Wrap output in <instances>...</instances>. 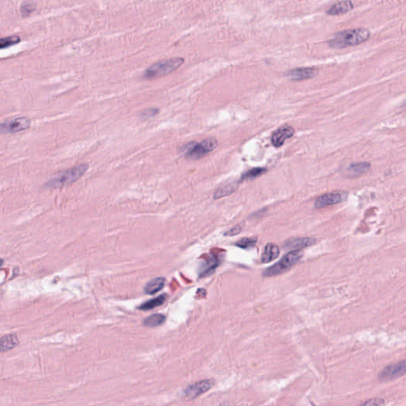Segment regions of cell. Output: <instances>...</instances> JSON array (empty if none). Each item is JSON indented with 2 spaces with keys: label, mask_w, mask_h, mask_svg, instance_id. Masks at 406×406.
Listing matches in <instances>:
<instances>
[{
  "label": "cell",
  "mask_w": 406,
  "mask_h": 406,
  "mask_svg": "<svg viewBox=\"0 0 406 406\" xmlns=\"http://www.w3.org/2000/svg\"><path fill=\"white\" fill-rule=\"evenodd\" d=\"M370 35V31L365 28L340 31L329 40L328 44L333 49H343L363 43L369 39Z\"/></svg>",
  "instance_id": "6da1fadb"
},
{
  "label": "cell",
  "mask_w": 406,
  "mask_h": 406,
  "mask_svg": "<svg viewBox=\"0 0 406 406\" xmlns=\"http://www.w3.org/2000/svg\"><path fill=\"white\" fill-rule=\"evenodd\" d=\"M218 144V140L215 138L209 137L200 142H189L181 146L180 152L189 160H199L215 150Z\"/></svg>",
  "instance_id": "7a4b0ae2"
},
{
  "label": "cell",
  "mask_w": 406,
  "mask_h": 406,
  "mask_svg": "<svg viewBox=\"0 0 406 406\" xmlns=\"http://www.w3.org/2000/svg\"><path fill=\"white\" fill-rule=\"evenodd\" d=\"M89 167V165L88 164H81L67 169L65 171L58 173L53 178L51 179L48 182L47 185L50 187H55V188L70 185L83 177V175L88 171Z\"/></svg>",
  "instance_id": "3957f363"
},
{
  "label": "cell",
  "mask_w": 406,
  "mask_h": 406,
  "mask_svg": "<svg viewBox=\"0 0 406 406\" xmlns=\"http://www.w3.org/2000/svg\"><path fill=\"white\" fill-rule=\"evenodd\" d=\"M184 59L182 57H173L170 59L163 60L157 63L153 64L144 71L143 76L146 79H154L161 77L171 73L177 70L184 64Z\"/></svg>",
  "instance_id": "277c9868"
},
{
  "label": "cell",
  "mask_w": 406,
  "mask_h": 406,
  "mask_svg": "<svg viewBox=\"0 0 406 406\" xmlns=\"http://www.w3.org/2000/svg\"><path fill=\"white\" fill-rule=\"evenodd\" d=\"M302 253L299 251H291L286 255H284L282 259L276 263L273 266L267 268L264 272V276L272 277L275 275H280L286 272L289 268L295 266L297 263L302 259Z\"/></svg>",
  "instance_id": "5b68a950"
},
{
  "label": "cell",
  "mask_w": 406,
  "mask_h": 406,
  "mask_svg": "<svg viewBox=\"0 0 406 406\" xmlns=\"http://www.w3.org/2000/svg\"><path fill=\"white\" fill-rule=\"evenodd\" d=\"M31 119L26 117H15L8 119L4 123H0V133H15L29 129L31 126Z\"/></svg>",
  "instance_id": "8992f818"
},
{
  "label": "cell",
  "mask_w": 406,
  "mask_h": 406,
  "mask_svg": "<svg viewBox=\"0 0 406 406\" xmlns=\"http://www.w3.org/2000/svg\"><path fill=\"white\" fill-rule=\"evenodd\" d=\"M347 196H349V194H347V192L342 191H336L327 193V194L320 196L316 200L314 207L317 209H322L329 207V206L340 204V203L346 201Z\"/></svg>",
  "instance_id": "52a82bcc"
},
{
  "label": "cell",
  "mask_w": 406,
  "mask_h": 406,
  "mask_svg": "<svg viewBox=\"0 0 406 406\" xmlns=\"http://www.w3.org/2000/svg\"><path fill=\"white\" fill-rule=\"evenodd\" d=\"M214 384V383L213 380H201V381L193 383V384L190 385V386L184 389V398L188 399V400H193V399L197 398L201 394L211 390Z\"/></svg>",
  "instance_id": "ba28073f"
},
{
  "label": "cell",
  "mask_w": 406,
  "mask_h": 406,
  "mask_svg": "<svg viewBox=\"0 0 406 406\" xmlns=\"http://www.w3.org/2000/svg\"><path fill=\"white\" fill-rule=\"evenodd\" d=\"M405 361L397 362L385 367L380 373L379 379L381 381H390L404 375L405 373Z\"/></svg>",
  "instance_id": "9c48e42d"
},
{
  "label": "cell",
  "mask_w": 406,
  "mask_h": 406,
  "mask_svg": "<svg viewBox=\"0 0 406 406\" xmlns=\"http://www.w3.org/2000/svg\"><path fill=\"white\" fill-rule=\"evenodd\" d=\"M295 133V129L292 126H288V125L281 126L279 129H277L272 134V144L275 148L281 147L286 140L293 137Z\"/></svg>",
  "instance_id": "30bf717a"
},
{
  "label": "cell",
  "mask_w": 406,
  "mask_h": 406,
  "mask_svg": "<svg viewBox=\"0 0 406 406\" xmlns=\"http://www.w3.org/2000/svg\"><path fill=\"white\" fill-rule=\"evenodd\" d=\"M220 265L219 258L214 254L207 255L199 267V277H207L214 273L216 268Z\"/></svg>",
  "instance_id": "8fae6325"
},
{
  "label": "cell",
  "mask_w": 406,
  "mask_h": 406,
  "mask_svg": "<svg viewBox=\"0 0 406 406\" xmlns=\"http://www.w3.org/2000/svg\"><path fill=\"white\" fill-rule=\"evenodd\" d=\"M317 73V69L314 68H299L288 71L285 76L292 80H302L314 77Z\"/></svg>",
  "instance_id": "7c38bea8"
},
{
  "label": "cell",
  "mask_w": 406,
  "mask_h": 406,
  "mask_svg": "<svg viewBox=\"0 0 406 406\" xmlns=\"http://www.w3.org/2000/svg\"><path fill=\"white\" fill-rule=\"evenodd\" d=\"M370 167V164L369 163H367V162L352 164L345 170V176L347 178H357V177H361L362 175L367 172Z\"/></svg>",
  "instance_id": "4fadbf2b"
},
{
  "label": "cell",
  "mask_w": 406,
  "mask_h": 406,
  "mask_svg": "<svg viewBox=\"0 0 406 406\" xmlns=\"http://www.w3.org/2000/svg\"><path fill=\"white\" fill-rule=\"evenodd\" d=\"M315 242H316V240L310 238H292V239L288 240L285 243L284 247L288 249L293 250V251H296V250L300 251V249H302V248H307V247L314 245Z\"/></svg>",
  "instance_id": "5bb4252c"
},
{
  "label": "cell",
  "mask_w": 406,
  "mask_h": 406,
  "mask_svg": "<svg viewBox=\"0 0 406 406\" xmlns=\"http://www.w3.org/2000/svg\"><path fill=\"white\" fill-rule=\"evenodd\" d=\"M354 8L353 3L351 1H340L332 6L327 11V15L335 16V15H343L347 14L349 11Z\"/></svg>",
  "instance_id": "9a60e30c"
},
{
  "label": "cell",
  "mask_w": 406,
  "mask_h": 406,
  "mask_svg": "<svg viewBox=\"0 0 406 406\" xmlns=\"http://www.w3.org/2000/svg\"><path fill=\"white\" fill-rule=\"evenodd\" d=\"M279 253H280V251H279V247L277 246L275 244L269 243L264 249L262 256H261V263L268 264V263L272 262L276 259L277 257L279 256Z\"/></svg>",
  "instance_id": "2e32d148"
},
{
  "label": "cell",
  "mask_w": 406,
  "mask_h": 406,
  "mask_svg": "<svg viewBox=\"0 0 406 406\" xmlns=\"http://www.w3.org/2000/svg\"><path fill=\"white\" fill-rule=\"evenodd\" d=\"M19 344V339L15 334H9L0 338V353H5L16 347Z\"/></svg>",
  "instance_id": "e0dca14e"
},
{
  "label": "cell",
  "mask_w": 406,
  "mask_h": 406,
  "mask_svg": "<svg viewBox=\"0 0 406 406\" xmlns=\"http://www.w3.org/2000/svg\"><path fill=\"white\" fill-rule=\"evenodd\" d=\"M166 280L163 277H158V278H155L152 279L151 281L148 282L146 287H144V292L147 295H153L155 294L158 293L160 292L164 285H165Z\"/></svg>",
  "instance_id": "ac0fdd59"
},
{
  "label": "cell",
  "mask_w": 406,
  "mask_h": 406,
  "mask_svg": "<svg viewBox=\"0 0 406 406\" xmlns=\"http://www.w3.org/2000/svg\"><path fill=\"white\" fill-rule=\"evenodd\" d=\"M238 182H232V183H229V184H225V185L220 187L217 190L215 194H214V198L218 199V198H224V197L230 195L238 189Z\"/></svg>",
  "instance_id": "d6986e66"
},
{
  "label": "cell",
  "mask_w": 406,
  "mask_h": 406,
  "mask_svg": "<svg viewBox=\"0 0 406 406\" xmlns=\"http://www.w3.org/2000/svg\"><path fill=\"white\" fill-rule=\"evenodd\" d=\"M166 300H167V295H160V296L157 297L156 299H151V300L147 301L142 304L141 306L139 307V309L144 311L151 310V309L163 305Z\"/></svg>",
  "instance_id": "ffe728a7"
},
{
  "label": "cell",
  "mask_w": 406,
  "mask_h": 406,
  "mask_svg": "<svg viewBox=\"0 0 406 406\" xmlns=\"http://www.w3.org/2000/svg\"><path fill=\"white\" fill-rule=\"evenodd\" d=\"M166 316L164 314L157 313V314L151 315L144 319L143 325L146 327L155 328L162 326L165 322Z\"/></svg>",
  "instance_id": "44dd1931"
},
{
  "label": "cell",
  "mask_w": 406,
  "mask_h": 406,
  "mask_svg": "<svg viewBox=\"0 0 406 406\" xmlns=\"http://www.w3.org/2000/svg\"><path fill=\"white\" fill-rule=\"evenodd\" d=\"M267 172V169L264 167H255V168L251 169L249 171H246L244 173L241 177V181L244 180H253V179L257 178V177H261L262 175Z\"/></svg>",
  "instance_id": "7402d4cb"
},
{
  "label": "cell",
  "mask_w": 406,
  "mask_h": 406,
  "mask_svg": "<svg viewBox=\"0 0 406 406\" xmlns=\"http://www.w3.org/2000/svg\"><path fill=\"white\" fill-rule=\"evenodd\" d=\"M20 42H21V38L18 36H10L0 38V49L9 48L12 45L19 43Z\"/></svg>",
  "instance_id": "603a6c76"
},
{
  "label": "cell",
  "mask_w": 406,
  "mask_h": 406,
  "mask_svg": "<svg viewBox=\"0 0 406 406\" xmlns=\"http://www.w3.org/2000/svg\"><path fill=\"white\" fill-rule=\"evenodd\" d=\"M256 241L257 239L255 238H245L238 241L235 245L242 249H250L255 246Z\"/></svg>",
  "instance_id": "cb8c5ba5"
},
{
  "label": "cell",
  "mask_w": 406,
  "mask_h": 406,
  "mask_svg": "<svg viewBox=\"0 0 406 406\" xmlns=\"http://www.w3.org/2000/svg\"><path fill=\"white\" fill-rule=\"evenodd\" d=\"M359 406H385V401L380 398L370 399Z\"/></svg>",
  "instance_id": "d4e9b609"
},
{
  "label": "cell",
  "mask_w": 406,
  "mask_h": 406,
  "mask_svg": "<svg viewBox=\"0 0 406 406\" xmlns=\"http://www.w3.org/2000/svg\"><path fill=\"white\" fill-rule=\"evenodd\" d=\"M21 7H22L21 11H22L23 16H28L35 9V6L33 5L32 4H28V3H24Z\"/></svg>",
  "instance_id": "484cf974"
},
{
  "label": "cell",
  "mask_w": 406,
  "mask_h": 406,
  "mask_svg": "<svg viewBox=\"0 0 406 406\" xmlns=\"http://www.w3.org/2000/svg\"><path fill=\"white\" fill-rule=\"evenodd\" d=\"M242 229L243 227L241 226V225H236V226L233 227L231 229L227 231V232L225 233V235L227 236V237H233V236L238 235V234H241Z\"/></svg>",
  "instance_id": "4316f807"
},
{
  "label": "cell",
  "mask_w": 406,
  "mask_h": 406,
  "mask_svg": "<svg viewBox=\"0 0 406 406\" xmlns=\"http://www.w3.org/2000/svg\"><path fill=\"white\" fill-rule=\"evenodd\" d=\"M159 110L157 109H150V110H146L144 113H142L144 117L148 118H152L155 115H157V113H158Z\"/></svg>",
  "instance_id": "83f0119b"
},
{
  "label": "cell",
  "mask_w": 406,
  "mask_h": 406,
  "mask_svg": "<svg viewBox=\"0 0 406 406\" xmlns=\"http://www.w3.org/2000/svg\"><path fill=\"white\" fill-rule=\"evenodd\" d=\"M3 265H4V259H0V267L3 266Z\"/></svg>",
  "instance_id": "f1b7e54d"
}]
</instances>
